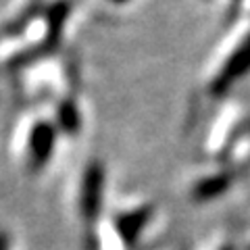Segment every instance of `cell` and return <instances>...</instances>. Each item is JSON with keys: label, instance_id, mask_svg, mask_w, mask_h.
Segmentation results:
<instances>
[{"label": "cell", "instance_id": "cell-9", "mask_svg": "<svg viewBox=\"0 0 250 250\" xmlns=\"http://www.w3.org/2000/svg\"><path fill=\"white\" fill-rule=\"evenodd\" d=\"M108 2H115V4H125V2H129V0H108Z\"/></svg>", "mask_w": 250, "mask_h": 250}, {"label": "cell", "instance_id": "cell-7", "mask_svg": "<svg viewBox=\"0 0 250 250\" xmlns=\"http://www.w3.org/2000/svg\"><path fill=\"white\" fill-rule=\"evenodd\" d=\"M57 121L61 125L62 131H67L69 136H75L80 131V125H82V117H80V111L73 100H62L59 111H57Z\"/></svg>", "mask_w": 250, "mask_h": 250}, {"label": "cell", "instance_id": "cell-11", "mask_svg": "<svg viewBox=\"0 0 250 250\" xmlns=\"http://www.w3.org/2000/svg\"><path fill=\"white\" fill-rule=\"evenodd\" d=\"M248 250H250V248H248Z\"/></svg>", "mask_w": 250, "mask_h": 250}, {"label": "cell", "instance_id": "cell-3", "mask_svg": "<svg viewBox=\"0 0 250 250\" xmlns=\"http://www.w3.org/2000/svg\"><path fill=\"white\" fill-rule=\"evenodd\" d=\"M248 71H250V36L228 57L219 75L213 80V90L223 92L225 88H229L233 82L240 80L242 75H246Z\"/></svg>", "mask_w": 250, "mask_h": 250}, {"label": "cell", "instance_id": "cell-2", "mask_svg": "<svg viewBox=\"0 0 250 250\" xmlns=\"http://www.w3.org/2000/svg\"><path fill=\"white\" fill-rule=\"evenodd\" d=\"M104 192V167L100 163H90L82 177V213L88 221H94L103 208Z\"/></svg>", "mask_w": 250, "mask_h": 250}, {"label": "cell", "instance_id": "cell-5", "mask_svg": "<svg viewBox=\"0 0 250 250\" xmlns=\"http://www.w3.org/2000/svg\"><path fill=\"white\" fill-rule=\"evenodd\" d=\"M69 11H71V4L67 0H59V2L50 4V9L46 11V27H48L46 42H48V46H54L59 42L62 27H65L67 17H69Z\"/></svg>", "mask_w": 250, "mask_h": 250}, {"label": "cell", "instance_id": "cell-8", "mask_svg": "<svg viewBox=\"0 0 250 250\" xmlns=\"http://www.w3.org/2000/svg\"><path fill=\"white\" fill-rule=\"evenodd\" d=\"M0 250H11V236L6 229H0Z\"/></svg>", "mask_w": 250, "mask_h": 250}, {"label": "cell", "instance_id": "cell-1", "mask_svg": "<svg viewBox=\"0 0 250 250\" xmlns=\"http://www.w3.org/2000/svg\"><path fill=\"white\" fill-rule=\"evenodd\" d=\"M54 144H57V127L48 121H38L29 131L27 140V154H29V169L42 171L46 163L52 159Z\"/></svg>", "mask_w": 250, "mask_h": 250}, {"label": "cell", "instance_id": "cell-4", "mask_svg": "<svg viewBox=\"0 0 250 250\" xmlns=\"http://www.w3.org/2000/svg\"><path fill=\"white\" fill-rule=\"evenodd\" d=\"M152 210L144 207V208H136L129 210V213H121L115 219V229L119 233V238L125 242L127 246L136 244L140 238V231L144 229V225L148 223V217H150Z\"/></svg>", "mask_w": 250, "mask_h": 250}, {"label": "cell", "instance_id": "cell-6", "mask_svg": "<svg viewBox=\"0 0 250 250\" xmlns=\"http://www.w3.org/2000/svg\"><path fill=\"white\" fill-rule=\"evenodd\" d=\"M228 186H229V175H225V173L210 175L196 184V188H194V198L202 200V202L210 200V198L219 196V194H223L228 190Z\"/></svg>", "mask_w": 250, "mask_h": 250}, {"label": "cell", "instance_id": "cell-10", "mask_svg": "<svg viewBox=\"0 0 250 250\" xmlns=\"http://www.w3.org/2000/svg\"><path fill=\"white\" fill-rule=\"evenodd\" d=\"M221 250H231V248H221Z\"/></svg>", "mask_w": 250, "mask_h": 250}]
</instances>
